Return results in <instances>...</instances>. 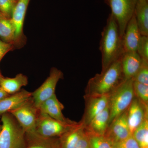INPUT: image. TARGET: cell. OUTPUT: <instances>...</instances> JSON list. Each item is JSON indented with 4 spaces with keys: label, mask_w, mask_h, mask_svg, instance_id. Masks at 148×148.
Returning <instances> with one entry per match:
<instances>
[{
    "label": "cell",
    "mask_w": 148,
    "mask_h": 148,
    "mask_svg": "<svg viewBox=\"0 0 148 148\" xmlns=\"http://www.w3.org/2000/svg\"><path fill=\"white\" fill-rule=\"evenodd\" d=\"M99 49L102 55V71L119 60L123 53L122 39L119 28L111 13L101 34Z\"/></svg>",
    "instance_id": "obj_1"
},
{
    "label": "cell",
    "mask_w": 148,
    "mask_h": 148,
    "mask_svg": "<svg viewBox=\"0 0 148 148\" xmlns=\"http://www.w3.org/2000/svg\"><path fill=\"white\" fill-rule=\"evenodd\" d=\"M124 81L120 58L89 80L85 95H109Z\"/></svg>",
    "instance_id": "obj_2"
},
{
    "label": "cell",
    "mask_w": 148,
    "mask_h": 148,
    "mask_svg": "<svg viewBox=\"0 0 148 148\" xmlns=\"http://www.w3.org/2000/svg\"><path fill=\"white\" fill-rule=\"evenodd\" d=\"M0 148H25L26 132L9 112L1 116Z\"/></svg>",
    "instance_id": "obj_3"
},
{
    "label": "cell",
    "mask_w": 148,
    "mask_h": 148,
    "mask_svg": "<svg viewBox=\"0 0 148 148\" xmlns=\"http://www.w3.org/2000/svg\"><path fill=\"white\" fill-rule=\"evenodd\" d=\"M132 79L124 80L109 95V125L115 118L126 111L135 98Z\"/></svg>",
    "instance_id": "obj_4"
},
{
    "label": "cell",
    "mask_w": 148,
    "mask_h": 148,
    "mask_svg": "<svg viewBox=\"0 0 148 148\" xmlns=\"http://www.w3.org/2000/svg\"><path fill=\"white\" fill-rule=\"evenodd\" d=\"M79 123L80 121L77 122L69 119L66 121H60L40 111L35 131L43 137L60 138L64 133L76 127Z\"/></svg>",
    "instance_id": "obj_5"
},
{
    "label": "cell",
    "mask_w": 148,
    "mask_h": 148,
    "mask_svg": "<svg viewBox=\"0 0 148 148\" xmlns=\"http://www.w3.org/2000/svg\"><path fill=\"white\" fill-rule=\"evenodd\" d=\"M110 7L111 14L115 19L122 37L127 23L135 12L138 0H104Z\"/></svg>",
    "instance_id": "obj_6"
},
{
    "label": "cell",
    "mask_w": 148,
    "mask_h": 148,
    "mask_svg": "<svg viewBox=\"0 0 148 148\" xmlns=\"http://www.w3.org/2000/svg\"><path fill=\"white\" fill-rule=\"evenodd\" d=\"M9 113L14 117L25 132L35 131L40 110L35 105L32 96Z\"/></svg>",
    "instance_id": "obj_7"
},
{
    "label": "cell",
    "mask_w": 148,
    "mask_h": 148,
    "mask_svg": "<svg viewBox=\"0 0 148 148\" xmlns=\"http://www.w3.org/2000/svg\"><path fill=\"white\" fill-rule=\"evenodd\" d=\"M64 78V74L56 68H51L49 76L42 84L32 92V97L36 106L38 108L46 100L55 94L56 85L59 80Z\"/></svg>",
    "instance_id": "obj_8"
},
{
    "label": "cell",
    "mask_w": 148,
    "mask_h": 148,
    "mask_svg": "<svg viewBox=\"0 0 148 148\" xmlns=\"http://www.w3.org/2000/svg\"><path fill=\"white\" fill-rule=\"evenodd\" d=\"M30 0H18L12 11L11 18L15 29L14 49L21 48L25 45L27 38L24 35L23 27L25 15Z\"/></svg>",
    "instance_id": "obj_9"
},
{
    "label": "cell",
    "mask_w": 148,
    "mask_h": 148,
    "mask_svg": "<svg viewBox=\"0 0 148 148\" xmlns=\"http://www.w3.org/2000/svg\"><path fill=\"white\" fill-rule=\"evenodd\" d=\"M84 97L85 106L81 121L85 127L95 116L108 106L109 95H85Z\"/></svg>",
    "instance_id": "obj_10"
},
{
    "label": "cell",
    "mask_w": 148,
    "mask_h": 148,
    "mask_svg": "<svg viewBox=\"0 0 148 148\" xmlns=\"http://www.w3.org/2000/svg\"><path fill=\"white\" fill-rule=\"evenodd\" d=\"M132 135L127 122V110L112 121L104 135L114 143L121 141Z\"/></svg>",
    "instance_id": "obj_11"
},
{
    "label": "cell",
    "mask_w": 148,
    "mask_h": 148,
    "mask_svg": "<svg viewBox=\"0 0 148 148\" xmlns=\"http://www.w3.org/2000/svg\"><path fill=\"white\" fill-rule=\"evenodd\" d=\"M127 122L132 134L144 121L148 119V106L135 97L127 110Z\"/></svg>",
    "instance_id": "obj_12"
},
{
    "label": "cell",
    "mask_w": 148,
    "mask_h": 148,
    "mask_svg": "<svg viewBox=\"0 0 148 148\" xmlns=\"http://www.w3.org/2000/svg\"><path fill=\"white\" fill-rule=\"evenodd\" d=\"M141 36L134 14L127 23L122 37L123 53L137 52Z\"/></svg>",
    "instance_id": "obj_13"
},
{
    "label": "cell",
    "mask_w": 148,
    "mask_h": 148,
    "mask_svg": "<svg viewBox=\"0 0 148 148\" xmlns=\"http://www.w3.org/2000/svg\"><path fill=\"white\" fill-rule=\"evenodd\" d=\"M143 60L137 52H123L121 57L124 80L132 79L142 65Z\"/></svg>",
    "instance_id": "obj_14"
},
{
    "label": "cell",
    "mask_w": 148,
    "mask_h": 148,
    "mask_svg": "<svg viewBox=\"0 0 148 148\" xmlns=\"http://www.w3.org/2000/svg\"><path fill=\"white\" fill-rule=\"evenodd\" d=\"M32 96V92L24 89L8 95L0 101V116L17 108Z\"/></svg>",
    "instance_id": "obj_15"
},
{
    "label": "cell",
    "mask_w": 148,
    "mask_h": 148,
    "mask_svg": "<svg viewBox=\"0 0 148 148\" xmlns=\"http://www.w3.org/2000/svg\"><path fill=\"white\" fill-rule=\"evenodd\" d=\"M25 148H61L59 138H46L35 132H26Z\"/></svg>",
    "instance_id": "obj_16"
},
{
    "label": "cell",
    "mask_w": 148,
    "mask_h": 148,
    "mask_svg": "<svg viewBox=\"0 0 148 148\" xmlns=\"http://www.w3.org/2000/svg\"><path fill=\"white\" fill-rule=\"evenodd\" d=\"M38 108L40 112L57 120L65 121L68 119L62 113L64 106L59 101L55 94L43 102Z\"/></svg>",
    "instance_id": "obj_17"
},
{
    "label": "cell",
    "mask_w": 148,
    "mask_h": 148,
    "mask_svg": "<svg viewBox=\"0 0 148 148\" xmlns=\"http://www.w3.org/2000/svg\"><path fill=\"white\" fill-rule=\"evenodd\" d=\"M110 110L108 106L104 110L97 115L90 121L85 129L87 132L104 135L108 127Z\"/></svg>",
    "instance_id": "obj_18"
},
{
    "label": "cell",
    "mask_w": 148,
    "mask_h": 148,
    "mask_svg": "<svg viewBox=\"0 0 148 148\" xmlns=\"http://www.w3.org/2000/svg\"><path fill=\"white\" fill-rule=\"evenodd\" d=\"M28 84L27 76L19 73L13 78L4 77L0 82V86L9 95H11L20 91L21 87Z\"/></svg>",
    "instance_id": "obj_19"
},
{
    "label": "cell",
    "mask_w": 148,
    "mask_h": 148,
    "mask_svg": "<svg viewBox=\"0 0 148 148\" xmlns=\"http://www.w3.org/2000/svg\"><path fill=\"white\" fill-rule=\"evenodd\" d=\"M134 15L141 35L148 36V1H138Z\"/></svg>",
    "instance_id": "obj_20"
},
{
    "label": "cell",
    "mask_w": 148,
    "mask_h": 148,
    "mask_svg": "<svg viewBox=\"0 0 148 148\" xmlns=\"http://www.w3.org/2000/svg\"><path fill=\"white\" fill-rule=\"evenodd\" d=\"M81 121L76 127L67 131L59 138L61 148H74L84 131Z\"/></svg>",
    "instance_id": "obj_21"
},
{
    "label": "cell",
    "mask_w": 148,
    "mask_h": 148,
    "mask_svg": "<svg viewBox=\"0 0 148 148\" xmlns=\"http://www.w3.org/2000/svg\"><path fill=\"white\" fill-rule=\"evenodd\" d=\"M15 29L11 18L2 15L0 16V39L4 42L14 46Z\"/></svg>",
    "instance_id": "obj_22"
},
{
    "label": "cell",
    "mask_w": 148,
    "mask_h": 148,
    "mask_svg": "<svg viewBox=\"0 0 148 148\" xmlns=\"http://www.w3.org/2000/svg\"><path fill=\"white\" fill-rule=\"evenodd\" d=\"M85 131L88 137L90 148H114V143L105 135L90 133L86 130Z\"/></svg>",
    "instance_id": "obj_23"
},
{
    "label": "cell",
    "mask_w": 148,
    "mask_h": 148,
    "mask_svg": "<svg viewBox=\"0 0 148 148\" xmlns=\"http://www.w3.org/2000/svg\"><path fill=\"white\" fill-rule=\"evenodd\" d=\"M132 135L140 148L148 147V119L135 130Z\"/></svg>",
    "instance_id": "obj_24"
},
{
    "label": "cell",
    "mask_w": 148,
    "mask_h": 148,
    "mask_svg": "<svg viewBox=\"0 0 148 148\" xmlns=\"http://www.w3.org/2000/svg\"><path fill=\"white\" fill-rule=\"evenodd\" d=\"M133 86L135 97L148 106V86L133 81Z\"/></svg>",
    "instance_id": "obj_25"
},
{
    "label": "cell",
    "mask_w": 148,
    "mask_h": 148,
    "mask_svg": "<svg viewBox=\"0 0 148 148\" xmlns=\"http://www.w3.org/2000/svg\"><path fill=\"white\" fill-rule=\"evenodd\" d=\"M132 79L148 86V61L143 60L142 65Z\"/></svg>",
    "instance_id": "obj_26"
},
{
    "label": "cell",
    "mask_w": 148,
    "mask_h": 148,
    "mask_svg": "<svg viewBox=\"0 0 148 148\" xmlns=\"http://www.w3.org/2000/svg\"><path fill=\"white\" fill-rule=\"evenodd\" d=\"M16 3L14 0H0V12L5 17L11 18Z\"/></svg>",
    "instance_id": "obj_27"
},
{
    "label": "cell",
    "mask_w": 148,
    "mask_h": 148,
    "mask_svg": "<svg viewBox=\"0 0 148 148\" xmlns=\"http://www.w3.org/2000/svg\"><path fill=\"white\" fill-rule=\"evenodd\" d=\"M137 52L142 60L148 61V36H141L137 47Z\"/></svg>",
    "instance_id": "obj_28"
},
{
    "label": "cell",
    "mask_w": 148,
    "mask_h": 148,
    "mask_svg": "<svg viewBox=\"0 0 148 148\" xmlns=\"http://www.w3.org/2000/svg\"><path fill=\"white\" fill-rule=\"evenodd\" d=\"M114 148H140L132 135L121 141L114 143Z\"/></svg>",
    "instance_id": "obj_29"
},
{
    "label": "cell",
    "mask_w": 148,
    "mask_h": 148,
    "mask_svg": "<svg viewBox=\"0 0 148 148\" xmlns=\"http://www.w3.org/2000/svg\"><path fill=\"white\" fill-rule=\"evenodd\" d=\"M74 148H90L88 137L85 128L82 135Z\"/></svg>",
    "instance_id": "obj_30"
},
{
    "label": "cell",
    "mask_w": 148,
    "mask_h": 148,
    "mask_svg": "<svg viewBox=\"0 0 148 148\" xmlns=\"http://www.w3.org/2000/svg\"><path fill=\"white\" fill-rule=\"evenodd\" d=\"M14 49L13 45L4 42L0 39V62L7 53Z\"/></svg>",
    "instance_id": "obj_31"
},
{
    "label": "cell",
    "mask_w": 148,
    "mask_h": 148,
    "mask_svg": "<svg viewBox=\"0 0 148 148\" xmlns=\"http://www.w3.org/2000/svg\"><path fill=\"white\" fill-rule=\"evenodd\" d=\"M9 95L6 93L0 86V101L7 97Z\"/></svg>",
    "instance_id": "obj_32"
},
{
    "label": "cell",
    "mask_w": 148,
    "mask_h": 148,
    "mask_svg": "<svg viewBox=\"0 0 148 148\" xmlns=\"http://www.w3.org/2000/svg\"><path fill=\"white\" fill-rule=\"evenodd\" d=\"M4 77L2 75L1 73V72H0V82L1 81L2 79Z\"/></svg>",
    "instance_id": "obj_33"
},
{
    "label": "cell",
    "mask_w": 148,
    "mask_h": 148,
    "mask_svg": "<svg viewBox=\"0 0 148 148\" xmlns=\"http://www.w3.org/2000/svg\"><path fill=\"white\" fill-rule=\"evenodd\" d=\"M138 1H148V0H138Z\"/></svg>",
    "instance_id": "obj_34"
},
{
    "label": "cell",
    "mask_w": 148,
    "mask_h": 148,
    "mask_svg": "<svg viewBox=\"0 0 148 148\" xmlns=\"http://www.w3.org/2000/svg\"><path fill=\"white\" fill-rule=\"evenodd\" d=\"M2 129V125L0 124V133H1V130Z\"/></svg>",
    "instance_id": "obj_35"
},
{
    "label": "cell",
    "mask_w": 148,
    "mask_h": 148,
    "mask_svg": "<svg viewBox=\"0 0 148 148\" xmlns=\"http://www.w3.org/2000/svg\"><path fill=\"white\" fill-rule=\"evenodd\" d=\"M2 15H3L1 13V12H0V16H2Z\"/></svg>",
    "instance_id": "obj_36"
},
{
    "label": "cell",
    "mask_w": 148,
    "mask_h": 148,
    "mask_svg": "<svg viewBox=\"0 0 148 148\" xmlns=\"http://www.w3.org/2000/svg\"><path fill=\"white\" fill-rule=\"evenodd\" d=\"M16 3H17V2L18 1V0H14Z\"/></svg>",
    "instance_id": "obj_37"
},
{
    "label": "cell",
    "mask_w": 148,
    "mask_h": 148,
    "mask_svg": "<svg viewBox=\"0 0 148 148\" xmlns=\"http://www.w3.org/2000/svg\"><path fill=\"white\" fill-rule=\"evenodd\" d=\"M140 148H148V147H145Z\"/></svg>",
    "instance_id": "obj_38"
}]
</instances>
